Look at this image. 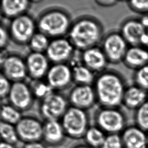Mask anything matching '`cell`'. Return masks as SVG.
Wrapping results in <instances>:
<instances>
[{
    "instance_id": "cell-1",
    "label": "cell",
    "mask_w": 148,
    "mask_h": 148,
    "mask_svg": "<svg viewBox=\"0 0 148 148\" xmlns=\"http://www.w3.org/2000/svg\"><path fill=\"white\" fill-rule=\"evenodd\" d=\"M97 101L102 107H120L128 84L116 70L106 69L99 73L92 84Z\"/></svg>"
},
{
    "instance_id": "cell-2",
    "label": "cell",
    "mask_w": 148,
    "mask_h": 148,
    "mask_svg": "<svg viewBox=\"0 0 148 148\" xmlns=\"http://www.w3.org/2000/svg\"><path fill=\"white\" fill-rule=\"evenodd\" d=\"M67 34L74 48L84 51L101 42L104 38V28L98 19L85 15L72 22Z\"/></svg>"
},
{
    "instance_id": "cell-3",
    "label": "cell",
    "mask_w": 148,
    "mask_h": 148,
    "mask_svg": "<svg viewBox=\"0 0 148 148\" xmlns=\"http://www.w3.org/2000/svg\"><path fill=\"white\" fill-rule=\"evenodd\" d=\"M72 23L68 12L60 8L47 9L36 20L38 32L53 39L68 34Z\"/></svg>"
},
{
    "instance_id": "cell-4",
    "label": "cell",
    "mask_w": 148,
    "mask_h": 148,
    "mask_svg": "<svg viewBox=\"0 0 148 148\" xmlns=\"http://www.w3.org/2000/svg\"><path fill=\"white\" fill-rule=\"evenodd\" d=\"M97 126L107 134H120L127 125V117L120 107H101L95 115Z\"/></svg>"
},
{
    "instance_id": "cell-5",
    "label": "cell",
    "mask_w": 148,
    "mask_h": 148,
    "mask_svg": "<svg viewBox=\"0 0 148 148\" xmlns=\"http://www.w3.org/2000/svg\"><path fill=\"white\" fill-rule=\"evenodd\" d=\"M64 132L72 138H82L89 128L88 115L86 110L70 106L61 119Z\"/></svg>"
},
{
    "instance_id": "cell-6",
    "label": "cell",
    "mask_w": 148,
    "mask_h": 148,
    "mask_svg": "<svg viewBox=\"0 0 148 148\" xmlns=\"http://www.w3.org/2000/svg\"><path fill=\"white\" fill-rule=\"evenodd\" d=\"M129 45L119 31L113 30L106 34L101 42V47L109 63L123 62Z\"/></svg>"
},
{
    "instance_id": "cell-7",
    "label": "cell",
    "mask_w": 148,
    "mask_h": 148,
    "mask_svg": "<svg viewBox=\"0 0 148 148\" xmlns=\"http://www.w3.org/2000/svg\"><path fill=\"white\" fill-rule=\"evenodd\" d=\"M36 29V21L26 13L12 19L8 28L10 38L20 45L28 44Z\"/></svg>"
},
{
    "instance_id": "cell-8",
    "label": "cell",
    "mask_w": 148,
    "mask_h": 148,
    "mask_svg": "<svg viewBox=\"0 0 148 148\" xmlns=\"http://www.w3.org/2000/svg\"><path fill=\"white\" fill-rule=\"evenodd\" d=\"M68 103V100L63 95L53 92L40 100V115L46 121L59 120L69 107Z\"/></svg>"
},
{
    "instance_id": "cell-9",
    "label": "cell",
    "mask_w": 148,
    "mask_h": 148,
    "mask_svg": "<svg viewBox=\"0 0 148 148\" xmlns=\"http://www.w3.org/2000/svg\"><path fill=\"white\" fill-rule=\"evenodd\" d=\"M1 74L12 82L23 81L28 75L25 60L17 54L1 56Z\"/></svg>"
},
{
    "instance_id": "cell-10",
    "label": "cell",
    "mask_w": 148,
    "mask_h": 148,
    "mask_svg": "<svg viewBox=\"0 0 148 148\" xmlns=\"http://www.w3.org/2000/svg\"><path fill=\"white\" fill-rule=\"evenodd\" d=\"M19 140L25 144L42 140L44 124L32 116H22L15 125Z\"/></svg>"
},
{
    "instance_id": "cell-11",
    "label": "cell",
    "mask_w": 148,
    "mask_h": 148,
    "mask_svg": "<svg viewBox=\"0 0 148 148\" xmlns=\"http://www.w3.org/2000/svg\"><path fill=\"white\" fill-rule=\"evenodd\" d=\"M46 78L53 90H65L73 82L72 68L66 63L53 64L50 66Z\"/></svg>"
},
{
    "instance_id": "cell-12",
    "label": "cell",
    "mask_w": 148,
    "mask_h": 148,
    "mask_svg": "<svg viewBox=\"0 0 148 148\" xmlns=\"http://www.w3.org/2000/svg\"><path fill=\"white\" fill-rule=\"evenodd\" d=\"M34 97L29 84L22 82H13L8 99L9 103L20 111L30 109Z\"/></svg>"
},
{
    "instance_id": "cell-13",
    "label": "cell",
    "mask_w": 148,
    "mask_h": 148,
    "mask_svg": "<svg viewBox=\"0 0 148 148\" xmlns=\"http://www.w3.org/2000/svg\"><path fill=\"white\" fill-rule=\"evenodd\" d=\"M74 49L68 39L59 38L50 41L45 54L53 64L66 63L73 56Z\"/></svg>"
},
{
    "instance_id": "cell-14",
    "label": "cell",
    "mask_w": 148,
    "mask_h": 148,
    "mask_svg": "<svg viewBox=\"0 0 148 148\" xmlns=\"http://www.w3.org/2000/svg\"><path fill=\"white\" fill-rule=\"evenodd\" d=\"M68 101L71 106L82 110L91 108L97 101L93 86L76 84L69 93Z\"/></svg>"
},
{
    "instance_id": "cell-15",
    "label": "cell",
    "mask_w": 148,
    "mask_h": 148,
    "mask_svg": "<svg viewBox=\"0 0 148 148\" xmlns=\"http://www.w3.org/2000/svg\"><path fill=\"white\" fill-rule=\"evenodd\" d=\"M119 31L129 46H134L140 45L142 38L147 30L140 18L130 17L122 21Z\"/></svg>"
},
{
    "instance_id": "cell-16",
    "label": "cell",
    "mask_w": 148,
    "mask_h": 148,
    "mask_svg": "<svg viewBox=\"0 0 148 148\" xmlns=\"http://www.w3.org/2000/svg\"><path fill=\"white\" fill-rule=\"evenodd\" d=\"M27 74L32 79L46 77L50 66L49 60L44 53L32 52L25 59Z\"/></svg>"
},
{
    "instance_id": "cell-17",
    "label": "cell",
    "mask_w": 148,
    "mask_h": 148,
    "mask_svg": "<svg viewBox=\"0 0 148 148\" xmlns=\"http://www.w3.org/2000/svg\"><path fill=\"white\" fill-rule=\"evenodd\" d=\"M120 135L124 148L148 147V132L135 124L127 126Z\"/></svg>"
},
{
    "instance_id": "cell-18",
    "label": "cell",
    "mask_w": 148,
    "mask_h": 148,
    "mask_svg": "<svg viewBox=\"0 0 148 148\" xmlns=\"http://www.w3.org/2000/svg\"><path fill=\"white\" fill-rule=\"evenodd\" d=\"M82 60L84 65L93 72L99 73L107 69L109 64L102 49L97 46L82 51Z\"/></svg>"
},
{
    "instance_id": "cell-19",
    "label": "cell",
    "mask_w": 148,
    "mask_h": 148,
    "mask_svg": "<svg viewBox=\"0 0 148 148\" xmlns=\"http://www.w3.org/2000/svg\"><path fill=\"white\" fill-rule=\"evenodd\" d=\"M148 100V91L133 83L126 87L123 97L122 105L128 110L134 111Z\"/></svg>"
},
{
    "instance_id": "cell-20",
    "label": "cell",
    "mask_w": 148,
    "mask_h": 148,
    "mask_svg": "<svg viewBox=\"0 0 148 148\" xmlns=\"http://www.w3.org/2000/svg\"><path fill=\"white\" fill-rule=\"evenodd\" d=\"M123 63L134 71L148 64V48L142 45L129 46Z\"/></svg>"
},
{
    "instance_id": "cell-21",
    "label": "cell",
    "mask_w": 148,
    "mask_h": 148,
    "mask_svg": "<svg viewBox=\"0 0 148 148\" xmlns=\"http://www.w3.org/2000/svg\"><path fill=\"white\" fill-rule=\"evenodd\" d=\"M65 133L59 120L46 121L44 123L42 140L50 146H57L64 140Z\"/></svg>"
},
{
    "instance_id": "cell-22",
    "label": "cell",
    "mask_w": 148,
    "mask_h": 148,
    "mask_svg": "<svg viewBox=\"0 0 148 148\" xmlns=\"http://www.w3.org/2000/svg\"><path fill=\"white\" fill-rule=\"evenodd\" d=\"M30 6V2L26 0H3L1 13L5 17L12 20L26 14Z\"/></svg>"
},
{
    "instance_id": "cell-23",
    "label": "cell",
    "mask_w": 148,
    "mask_h": 148,
    "mask_svg": "<svg viewBox=\"0 0 148 148\" xmlns=\"http://www.w3.org/2000/svg\"><path fill=\"white\" fill-rule=\"evenodd\" d=\"M73 80L79 85L92 86L95 80L94 73L84 64H78L72 68Z\"/></svg>"
},
{
    "instance_id": "cell-24",
    "label": "cell",
    "mask_w": 148,
    "mask_h": 148,
    "mask_svg": "<svg viewBox=\"0 0 148 148\" xmlns=\"http://www.w3.org/2000/svg\"><path fill=\"white\" fill-rule=\"evenodd\" d=\"M107 134L98 126L90 127L84 134L86 144L92 148H100L106 138Z\"/></svg>"
},
{
    "instance_id": "cell-25",
    "label": "cell",
    "mask_w": 148,
    "mask_h": 148,
    "mask_svg": "<svg viewBox=\"0 0 148 148\" xmlns=\"http://www.w3.org/2000/svg\"><path fill=\"white\" fill-rule=\"evenodd\" d=\"M21 111L10 104H3L1 108V121L16 125L22 118Z\"/></svg>"
},
{
    "instance_id": "cell-26",
    "label": "cell",
    "mask_w": 148,
    "mask_h": 148,
    "mask_svg": "<svg viewBox=\"0 0 148 148\" xmlns=\"http://www.w3.org/2000/svg\"><path fill=\"white\" fill-rule=\"evenodd\" d=\"M0 133L2 142L14 145L19 138L15 125L1 121Z\"/></svg>"
},
{
    "instance_id": "cell-27",
    "label": "cell",
    "mask_w": 148,
    "mask_h": 148,
    "mask_svg": "<svg viewBox=\"0 0 148 148\" xmlns=\"http://www.w3.org/2000/svg\"><path fill=\"white\" fill-rule=\"evenodd\" d=\"M50 42L48 36L42 32H38L30 39L28 45L32 52L44 53L46 52Z\"/></svg>"
},
{
    "instance_id": "cell-28",
    "label": "cell",
    "mask_w": 148,
    "mask_h": 148,
    "mask_svg": "<svg viewBox=\"0 0 148 148\" xmlns=\"http://www.w3.org/2000/svg\"><path fill=\"white\" fill-rule=\"evenodd\" d=\"M34 98L42 100L53 92V90L47 82L41 79H32L29 84Z\"/></svg>"
},
{
    "instance_id": "cell-29",
    "label": "cell",
    "mask_w": 148,
    "mask_h": 148,
    "mask_svg": "<svg viewBox=\"0 0 148 148\" xmlns=\"http://www.w3.org/2000/svg\"><path fill=\"white\" fill-rule=\"evenodd\" d=\"M134 124L148 132V100L134 111Z\"/></svg>"
},
{
    "instance_id": "cell-30",
    "label": "cell",
    "mask_w": 148,
    "mask_h": 148,
    "mask_svg": "<svg viewBox=\"0 0 148 148\" xmlns=\"http://www.w3.org/2000/svg\"><path fill=\"white\" fill-rule=\"evenodd\" d=\"M133 83L148 92V64L134 71Z\"/></svg>"
},
{
    "instance_id": "cell-31",
    "label": "cell",
    "mask_w": 148,
    "mask_h": 148,
    "mask_svg": "<svg viewBox=\"0 0 148 148\" xmlns=\"http://www.w3.org/2000/svg\"><path fill=\"white\" fill-rule=\"evenodd\" d=\"M126 3L129 9L136 14L142 16L148 15V0H134Z\"/></svg>"
},
{
    "instance_id": "cell-32",
    "label": "cell",
    "mask_w": 148,
    "mask_h": 148,
    "mask_svg": "<svg viewBox=\"0 0 148 148\" xmlns=\"http://www.w3.org/2000/svg\"><path fill=\"white\" fill-rule=\"evenodd\" d=\"M100 148H124L120 134H107Z\"/></svg>"
},
{
    "instance_id": "cell-33",
    "label": "cell",
    "mask_w": 148,
    "mask_h": 148,
    "mask_svg": "<svg viewBox=\"0 0 148 148\" xmlns=\"http://www.w3.org/2000/svg\"><path fill=\"white\" fill-rule=\"evenodd\" d=\"M0 77V97L1 99L3 100L6 98H8V95L11 89L12 84H11V82L9 79H8L3 74H1Z\"/></svg>"
},
{
    "instance_id": "cell-34",
    "label": "cell",
    "mask_w": 148,
    "mask_h": 148,
    "mask_svg": "<svg viewBox=\"0 0 148 148\" xmlns=\"http://www.w3.org/2000/svg\"><path fill=\"white\" fill-rule=\"evenodd\" d=\"M0 46L1 49L5 48L8 44L9 40L10 38V34L8 28L3 25H1L0 28Z\"/></svg>"
},
{
    "instance_id": "cell-35",
    "label": "cell",
    "mask_w": 148,
    "mask_h": 148,
    "mask_svg": "<svg viewBox=\"0 0 148 148\" xmlns=\"http://www.w3.org/2000/svg\"><path fill=\"white\" fill-rule=\"evenodd\" d=\"M23 148H46V147L40 141H39L25 144Z\"/></svg>"
},
{
    "instance_id": "cell-36",
    "label": "cell",
    "mask_w": 148,
    "mask_h": 148,
    "mask_svg": "<svg viewBox=\"0 0 148 148\" xmlns=\"http://www.w3.org/2000/svg\"><path fill=\"white\" fill-rule=\"evenodd\" d=\"M99 4L104 6H113L114 5L117 4L118 2L115 1H102L98 2Z\"/></svg>"
},
{
    "instance_id": "cell-37",
    "label": "cell",
    "mask_w": 148,
    "mask_h": 148,
    "mask_svg": "<svg viewBox=\"0 0 148 148\" xmlns=\"http://www.w3.org/2000/svg\"><path fill=\"white\" fill-rule=\"evenodd\" d=\"M0 148H15V147L14 145L7 144L2 142L0 145Z\"/></svg>"
},
{
    "instance_id": "cell-38",
    "label": "cell",
    "mask_w": 148,
    "mask_h": 148,
    "mask_svg": "<svg viewBox=\"0 0 148 148\" xmlns=\"http://www.w3.org/2000/svg\"><path fill=\"white\" fill-rule=\"evenodd\" d=\"M74 148H92L88 146V145H80L77 146L75 147Z\"/></svg>"
},
{
    "instance_id": "cell-39",
    "label": "cell",
    "mask_w": 148,
    "mask_h": 148,
    "mask_svg": "<svg viewBox=\"0 0 148 148\" xmlns=\"http://www.w3.org/2000/svg\"><path fill=\"white\" fill-rule=\"evenodd\" d=\"M147 30V35H148V29H147V30Z\"/></svg>"
},
{
    "instance_id": "cell-40",
    "label": "cell",
    "mask_w": 148,
    "mask_h": 148,
    "mask_svg": "<svg viewBox=\"0 0 148 148\" xmlns=\"http://www.w3.org/2000/svg\"></svg>"
},
{
    "instance_id": "cell-41",
    "label": "cell",
    "mask_w": 148,
    "mask_h": 148,
    "mask_svg": "<svg viewBox=\"0 0 148 148\" xmlns=\"http://www.w3.org/2000/svg\"><path fill=\"white\" fill-rule=\"evenodd\" d=\"M147 148H148V147H147Z\"/></svg>"
}]
</instances>
